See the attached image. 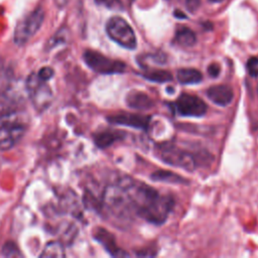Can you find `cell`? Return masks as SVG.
Listing matches in <instances>:
<instances>
[{
  "mask_svg": "<svg viewBox=\"0 0 258 258\" xmlns=\"http://www.w3.org/2000/svg\"><path fill=\"white\" fill-rule=\"evenodd\" d=\"M66 253H64V248L63 245L60 242L57 241H51L49 243L46 244V246L44 247L42 253L40 254V257H64Z\"/></svg>",
  "mask_w": 258,
  "mask_h": 258,
  "instance_id": "d6986e66",
  "label": "cell"
},
{
  "mask_svg": "<svg viewBox=\"0 0 258 258\" xmlns=\"http://www.w3.org/2000/svg\"><path fill=\"white\" fill-rule=\"evenodd\" d=\"M53 74H54L53 70L49 67H43L37 72L38 77H40L44 81H49L53 77Z\"/></svg>",
  "mask_w": 258,
  "mask_h": 258,
  "instance_id": "cb8c5ba5",
  "label": "cell"
},
{
  "mask_svg": "<svg viewBox=\"0 0 258 258\" xmlns=\"http://www.w3.org/2000/svg\"><path fill=\"white\" fill-rule=\"evenodd\" d=\"M125 137V132L117 130H104L100 131L94 136L96 145L100 148H106L111 146L114 142L121 140Z\"/></svg>",
  "mask_w": 258,
  "mask_h": 258,
  "instance_id": "5bb4252c",
  "label": "cell"
},
{
  "mask_svg": "<svg viewBox=\"0 0 258 258\" xmlns=\"http://www.w3.org/2000/svg\"><path fill=\"white\" fill-rule=\"evenodd\" d=\"M97 5L103 6L109 10L113 11H123L124 5L121 0H95Z\"/></svg>",
  "mask_w": 258,
  "mask_h": 258,
  "instance_id": "ffe728a7",
  "label": "cell"
},
{
  "mask_svg": "<svg viewBox=\"0 0 258 258\" xmlns=\"http://www.w3.org/2000/svg\"><path fill=\"white\" fill-rule=\"evenodd\" d=\"M174 42L180 46L189 47L196 44L197 36L196 33L188 27L182 26L175 31Z\"/></svg>",
  "mask_w": 258,
  "mask_h": 258,
  "instance_id": "ac0fdd59",
  "label": "cell"
},
{
  "mask_svg": "<svg viewBox=\"0 0 258 258\" xmlns=\"http://www.w3.org/2000/svg\"><path fill=\"white\" fill-rule=\"evenodd\" d=\"M143 70L144 71L140 73V76L147 81L154 82V83H165V82H170L172 80V75L168 71L150 69V68H145Z\"/></svg>",
  "mask_w": 258,
  "mask_h": 258,
  "instance_id": "e0dca14e",
  "label": "cell"
},
{
  "mask_svg": "<svg viewBox=\"0 0 258 258\" xmlns=\"http://www.w3.org/2000/svg\"><path fill=\"white\" fill-rule=\"evenodd\" d=\"M95 239L97 241H99V243L104 246V248L107 250V252L111 256H114V257L129 256V254L127 252H125L124 250H122L121 248H119L117 246L115 237L107 230H105L103 228L97 229V231L95 233Z\"/></svg>",
  "mask_w": 258,
  "mask_h": 258,
  "instance_id": "7c38bea8",
  "label": "cell"
},
{
  "mask_svg": "<svg viewBox=\"0 0 258 258\" xmlns=\"http://www.w3.org/2000/svg\"><path fill=\"white\" fill-rule=\"evenodd\" d=\"M138 59H150L152 62L157 63V64H163L166 62V54L161 52V51H157L154 53H147L144 55H139Z\"/></svg>",
  "mask_w": 258,
  "mask_h": 258,
  "instance_id": "44dd1931",
  "label": "cell"
},
{
  "mask_svg": "<svg viewBox=\"0 0 258 258\" xmlns=\"http://www.w3.org/2000/svg\"><path fill=\"white\" fill-rule=\"evenodd\" d=\"M127 105L135 110H148L154 106L153 100L143 92L132 90L126 96Z\"/></svg>",
  "mask_w": 258,
  "mask_h": 258,
  "instance_id": "4fadbf2b",
  "label": "cell"
},
{
  "mask_svg": "<svg viewBox=\"0 0 258 258\" xmlns=\"http://www.w3.org/2000/svg\"><path fill=\"white\" fill-rule=\"evenodd\" d=\"M156 154L164 163L190 171L200 165H205L209 161L207 156L210 155L206 151L191 152L176 144L167 142L156 146Z\"/></svg>",
  "mask_w": 258,
  "mask_h": 258,
  "instance_id": "3957f363",
  "label": "cell"
},
{
  "mask_svg": "<svg viewBox=\"0 0 258 258\" xmlns=\"http://www.w3.org/2000/svg\"><path fill=\"white\" fill-rule=\"evenodd\" d=\"M2 254L6 257H16L21 256L17 246L13 242H7L2 248Z\"/></svg>",
  "mask_w": 258,
  "mask_h": 258,
  "instance_id": "603a6c76",
  "label": "cell"
},
{
  "mask_svg": "<svg viewBox=\"0 0 258 258\" xmlns=\"http://www.w3.org/2000/svg\"><path fill=\"white\" fill-rule=\"evenodd\" d=\"M207 97L218 106H228L234 99L233 89L228 85H215L210 87L207 92Z\"/></svg>",
  "mask_w": 258,
  "mask_h": 258,
  "instance_id": "8fae6325",
  "label": "cell"
},
{
  "mask_svg": "<svg viewBox=\"0 0 258 258\" xmlns=\"http://www.w3.org/2000/svg\"><path fill=\"white\" fill-rule=\"evenodd\" d=\"M201 4V0H185V7L188 11L195 12Z\"/></svg>",
  "mask_w": 258,
  "mask_h": 258,
  "instance_id": "484cf974",
  "label": "cell"
},
{
  "mask_svg": "<svg viewBox=\"0 0 258 258\" xmlns=\"http://www.w3.org/2000/svg\"><path fill=\"white\" fill-rule=\"evenodd\" d=\"M209 2H211V3H222V2H224L225 0H208Z\"/></svg>",
  "mask_w": 258,
  "mask_h": 258,
  "instance_id": "f1b7e54d",
  "label": "cell"
},
{
  "mask_svg": "<svg viewBox=\"0 0 258 258\" xmlns=\"http://www.w3.org/2000/svg\"><path fill=\"white\" fill-rule=\"evenodd\" d=\"M44 20V10L41 6L36 7L24 16L15 26L13 40L17 45L26 44L31 37L40 29Z\"/></svg>",
  "mask_w": 258,
  "mask_h": 258,
  "instance_id": "5b68a950",
  "label": "cell"
},
{
  "mask_svg": "<svg viewBox=\"0 0 258 258\" xmlns=\"http://www.w3.org/2000/svg\"><path fill=\"white\" fill-rule=\"evenodd\" d=\"M28 117L24 112L10 110L0 114V150H9L24 136Z\"/></svg>",
  "mask_w": 258,
  "mask_h": 258,
  "instance_id": "277c9868",
  "label": "cell"
},
{
  "mask_svg": "<svg viewBox=\"0 0 258 258\" xmlns=\"http://www.w3.org/2000/svg\"><path fill=\"white\" fill-rule=\"evenodd\" d=\"M176 79L181 85H195L202 82L203 75L197 69L183 68L177 70Z\"/></svg>",
  "mask_w": 258,
  "mask_h": 258,
  "instance_id": "2e32d148",
  "label": "cell"
},
{
  "mask_svg": "<svg viewBox=\"0 0 258 258\" xmlns=\"http://www.w3.org/2000/svg\"><path fill=\"white\" fill-rule=\"evenodd\" d=\"M246 69L252 78H258V57L251 56L246 61Z\"/></svg>",
  "mask_w": 258,
  "mask_h": 258,
  "instance_id": "7402d4cb",
  "label": "cell"
},
{
  "mask_svg": "<svg viewBox=\"0 0 258 258\" xmlns=\"http://www.w3.org/2000/svg\"><path fill=\"white\" fill-rule=\"evenodd\" d=\"M173 114L182 117H202L207 112V104L199 97L182 93L174 102L167 103Z\"/></svg>",
  "mask_w": 258,
  "mask_h": 258,
  "instance_id": "9c48e42d",
  "label": "cell"
},
{
  "mask_svg": "<svg viewBox=\"0 0 258 258\" xmlns=\"http://www.w3.org/2000/svg\"><path fill=\"white\" fill-rule=\"evenodd\" d=\"M26 91L35 110L42 112L46 110L53 99L52 92L47 85V81L38 77L37 73H31L26 80Z\"/></svg>",
  "mask_w": 258,
  "mask_h": 258,
  "instance_id": "52a82bcc",
  "label": "cell"
},
{
  "mask_svg": "<svg viewBox=\"0 0 258 258\" xmlns=\"http://www.w3.org/2000/svg\"><path fill=\"white\" fill-rule=\"evenodd\" d=\"M68 0H55V5L59 6V7H63L66 6Z\"/></svg>",
  "mask_w": 258,
  "mask_h": 258,
  "instance_id": "83f0119b",
  "label": "cell"
},
{
  "mask_svg": "<svg viewBox=\"0 0 258 258\" xmlns=\"http://www.w3.org/2000/svg\"><path fill=\"white\" fill-rule=\"evenodd\" d=\"M173 15H174L176 18H185V17H186L185 14L182 13L181 11H179V10H175V11L173 12Z\"/></svg>",
  "mask_w": 258,
  "mask_h": 258,
  "instance_id": "4316f807",
  "label": "cell"
},
{
  "mask_svg": "<svg viewBox=\"0 0 258 258\" xmlns=\"http://www.w3.org/2000/svg\"><path fill=\"white\" fill-rule=\"evenodd\" d=\"M83 58L92 71L101 75L123 74L126 70L125 62L107 57L106 55L95 50H86L83 54Z\"/></svg>",
  "mask_w": 258,
  "mask_h": 258,
  "instance_id": "ba28073f",
  "label": "cell"
},
{
  "mask_svg": "<svg viewBox=\"0 0 258 258\" xmlns=\"http://www.w3.org/2000/svg\"><path fill=\"white\" fill-rule=\"evenodd\" d=\"M100 208L104 215L118 227L129 225L136 217L133 203L119 180L105 187Z\"/></svg>",
  "mask_w": 258,
  "mask_h": 258,
  "instance_id": "7a4b0ae2",
  "label": "cell"
},
{
  "mask_svg": "<svg viewBox=\"0 0 258 258\" xmlns=\"http://www.w3.org/2000/svg\"><path fill=\"white\" fill-rule=\"evenodd\" d=\"M150 117L147 115L133 114V113H121L116 115H111L107 117L108 122L111 124L128 126L137 129L147 130L150 122Z\"/></svg>",
  "mask_w": 258,
  "mask_h": 258,
  "instance_id": "30bf717a",
  "label": "cell"
},
{
  "mask_svg": "<svg viewBox=\"0 0 258 258\" xmlns=\"http://www.w3.org/2000/svg\"><path fill=\"white\" fill-rule=\"evenodd\" d=\"M118 180L126 188L136 217L157 226L166 222L174 207L171 196H161L154 187L129 176L120 177Z\"/></svg>",
  "mask_w": 258,
  "mask_h": 258,
  "instance_id": "6da1fadb",
  "label": "cell"
},
{
  "mask_svg": "<svg viewBox=\"0 0 258 258\" xmlns=\"http://www.w3.org/2000/svg\"><path fill=\"white\" fill-rule=\"evenodd\" d=\"M221 72V68L218 63H211L208 67V74L211 78H218Z\"/></svg>",
  "mask_w": 258,
  "mask_h": 258,
  "instance_id": "d4e9b609",
  "label": "cell"
},
{
  "mask_svg": "<svg viewBox=\"0 0 258 258\" xmlns=\"http://www.w3.org/2000/svg\"><path fill=\"white\" fill-rule=\"evenodd\" d=\"M107 35L120 46L127 49H135L137 39L130 24L120 16L111 17L106 23Z\"/></svg>",
  "mask_w": 258,
  "mask_h": 258,
  "instance_id": "8992f818",
  "label": "cell"
},
{
  "mask_svg": "<svg viewBox=\"0 0 258 258\" xmlns=\"http://www.w3.org/2000/svg\"><path fill=\"white\" fill-rule=\"evenodd\" d=\"M150 178L154 181H160V182H166V183H173V184H188L189 181L184 178L183 176L169 171V170H163V169H157L154 172L150 174Z\"/></svg>",
  "mask_w": 258,
  "mask_h": 258,
  "instance_id": "9a60e30c",
  "label": "cell"
}]
</instances>
